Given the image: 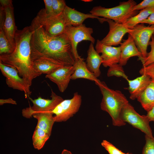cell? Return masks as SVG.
Wrapping results in <instances>:
<instances>
[{"label":"cell","mask_w":154,"mask_h":154,"mask_svg":"<svg viewBox=\"0 0 154 154\" xmlns=\"http://www.w3.org/2000/svg\"><path fill=\"white\" fill-rule=\"evenodd\" d=\"M120 118L124 122H127L145 135L151 138L153 137L149 125L150 121L149 118L146 115L139 114L129 102L125 105L122 109Z\"/></svg>","instance_id":"cell-6"},{"label":"cell","mask_w":154,"mask_h":154,"mask_svg":"<svg viewBox=\"0 0 154 154\" xmlns=\"http://www.w3.org/2000/svg\"><path fill=\"white\" fill-rule=\"evenodd\" d=\"M45 8L44 9L46 13L49 15H54L52 7V0H44Z\"/></svg>","instance_id":"cell-34"},{"label":"cell","mask_w":154,"mask_h":154,"mask_svg":"<svg viewBox=\"0 0 154 154\" xmlns=\"http://www.w3.org/2000/svg\"><path fill=\"white\" fill-rule=\"evenodd\" d=\"M33 20L40 25L46 33L52 37L63 34L68 26L62 13L57 15H48L44 8L39 11Z\"/></svg>","instance_id":"cell-5"},{"label":"cell","mask_w":154,"mask_h":154,"mask_svg":"<svg viewBox=\"0 0 154 154\" xmlns=\"http://www.w3.org/2000/svg\"><path fill=\"white\" fill-rule=\"evenodd\" d=\"M0 69L9 87L24 92L26 98L29 97L31 93L30 87L16 69L0 62Z\"/></svg>","instance_id":"cell-11"},{"label":"cell","mask_w":154,"mask_h":154,"mask_svg":"<svg viewBox=\"0 0 154 154\" xmlns=\"http://www.w3.org/2000/svg\"><path fill=\"white\" fill-rule=\"evenodd\" d=\"M13 1L11 0H0V3L1 6L5 7L11 4H12Z\"/></svg>","instance_id":"cell-38"},{"label":"cell","mask_w":154,"mask_h":154,"mask_svg":"<svg viewBox=\"0 0 154 154\" xmlns=\"http://www.w3.org/2000/svg\"><path fill=\"white\" fill-rule=\"evenodd\" d=\"M61 154H72L70 151L66 150H63L61 153Z\"/></svg>","instance_id":"cell-39"},{"label":"cell","mask_w":154,"mask_h":154,"mask_svg":"<svg viewBox=\"0 0 154 154\" xmlns=\"http://www.w3.org/2000/svg\"><path fill=\"white\" fill-rule=\"evenodd\" d=\"M153 37H154V33L153 34Z\"/></svg>","instance_id":"cell-41"},{"label":"cell","mask_w":154,"mask_h":154,"mask_svg":"<svg viewBox=\"0 0 154 154\" xmlns=\"http://www.w3.org/2000/svg\"><path fill=\"white\" fill-rule=\"evenodd\" d=\"M139 72L141 75H146L152 79H154V63L146 66L143 67L139 70Z\"/></svg>","instance_id":"cell-32"},{"label":"cell","mask_w":154,"mask_h":154,"mask_svg":"<svg viewBox=\"0 0 154 154\" xmlns=\"http://www.w3.org/2000/svg\"><path fill=\"white\" fill-rule=\"evenodd\" d=\"M107 75L108 77L115 76L117 77H122L127 80L128 78L125 74L123 66L119 63L113 64L108 69Z\"/></svg>","instance_id":"cell-27"},{"label":"cell","mask_w":154,"mask_h":154,"mask_svg":"<svg viewBox=\"0 0 154 154\" xmlns=\"http://www.w3.org/2000/svg\"><path fill=\"white\" fill-rule=\"evenodd\" d=\"M62 14L68 26H80L82 24L83 22L88 18L97 19L99 20L101 19L91 13H81L67 5Z\"/></svg>","instance_id":"cell-17"},{"label":"cell","mask_w":154,"mask_h":154,"mask_svg":"<svg viewBox=\"0 0 154 154\" xmlns=\"http://www.w3.org/2000/svg\"><path fill=\"white\" fill-rule=\"evenodd\" d=\"M121 54L119 64L122 66L125 65L131 57L137 56L141 62L143 58L141 53L138 49L132 37L129 34L127 39L120 44Z\"/></svg>","instance_id":"cell-16"},{"label":"cell","mask_w":154,"mask_h":154,"mask_svg":"<svg viewBox=\"0 0 154 154\" xmlns=\"http://www.w3.org/2000/svg\"><path fill=\"white\" fill-rule=\"evenodd\" d=\"M33 66L35 71L39 76L42 74H49L58 68L63 66L46 59H40L33 61Z\"/></svg>","instance_id":"cell-22"},{"label":"cell","mask_w":154,"mask_h":154,"mask_svg":"<svg viewBox=\"0 0 154 154\" xmlns=\"http://www.w3.org/2000/svg\"><path fill=\"white\" fill-rule=\"evenodd\" d=\"M15 48L7 38L3 30L0 29V55L11 54Z\"/></svg>","instance_id":"cell-26"},{"label":"cell","mask_w":154,"mask_h":154,"mask_svg":"<svg viewBox=\"0 0 154 154\" xmlns=\"http://www.w3.org/2000/svg\"><path fill=\"white\" fill-rule=\"evenodd\" d=\"M137 5L133 0L120 2L119 5L115 7L106 8L101 6L94 7L90 13L99 17L111 19L114 21L123 24L128 19L135 16L139 12L138 11H133V7Z\"/></svg>","instance_id":"cell-4"},{"label":"cell","mask_w":154,"mask_h":154,"mask_svg":"<svg viewBox=\"0 0 154 154\" xmlns=\"http://www.w3.org/2000/svg\"><path fill=\"white\" fill-rule=\"evenodd\" d=\"M50 136L44 131L36 126L32 137L34 148L38 150L41 149Z\"/></svg>","instance_id":"cell-25"},{"label":"cell","mask_w":154,"mask_h":154,"mask_svg":"<svg viewBox=\"0 0 154 154\" xmlns=\"http://www.w3.org/2000/svg\"><path fill=\"white\" fill-rule=\"evenodd\" d=\"M93 33L92 28L87 27L84 24L77 27L70 26L66 27L64 33L66 35L70 42L75 59L81 58L77 50L79 43L83 40H88L94 44L95 39L92 36Z\"/></svg>","instance_id":"cell-9"},{"label":"cell","mask_w":154,"mask_h":154,"mask_svg":"<svg viewBox=\"0 0 154 154\" xmlns=\"http://www.w3.org/2000/svg\"><path fill=\"white\" fill-rule=\"evenodd\" d=\"M82 101V96L78 92L71 99L64 100L52 112L55 122L65 121L72 117L79 110Z\"/></svg>","instance_id":"cell-7"},{"label":"cell","mask_w":154,"mask_h":154,"mask_svg":"<svg viewBox=\"0 0 154 154\" xmlns=\"http://www.w3.org/2000/svg\"><path fill=\"white\" fill-rule=\"evenodd\" d=\"M99 21L102 23L107 22L109 25V31L108 34L101 42L108 46H117L120 44L123 36L131 30L123 24L119 23L108 19L104 18Z\"/></svg>","instance_id":"cell-13"},{"label":"cell","mask_w":154,"mask_h":154,"mask_svg":"<svg viewBox=\"0 0 154 154\" xmlns=\"http://www.w3.org/2000/svg\"><path fill=\"white\" fill-rule=\"evenodd\" d=\"M141 23L148 24L150 25H154V11L147 19L142 21Z\"/></svg>","instance_id":"cell-35"},{"label":"cell","mask_w":154,"mask_h":154,"mask_svg":"<svg viewBox=\"0 0 154 154\" xmlns=\"http://www.w3.org/2000/svg\"><path fill=\"white\" fill-rule=\"evenodd\" d=\"M31 25L33 30L31 42L32 61L46 59L63 66L73 65L75 59L70 42L65 34L52 37L34 21Z\"/></svg>","instance_id":"cell-1"},{"label":"cell","mask_w":154,"mask_h":154,"mask_svg":"<svg viewBox=\"0 0 154 154\" xmlns=\"http://www.w3.org/2000/svg\"><path fill=\"white\" fill-rule=\"evenodd\" d=\"M145 143L142 154H154V138L145 135Z\"/></svg>","instance_id":"cell-29"},{"label":"cell","mask_w":154,"mask_h":154,"mask_svg":"<svg viewBox=\"0 0 154 154\" xmlns=\"http://www.w3.org/2000/svg\"><path fill=\"white\" fill-rule=\"evenodd\" d=\"M11 104L14 105H16V102L11 98H9L7 99L0 100V105H2L5 104Z\"/></svg>","instance_id":"cell-36"},{"label":"cell","mask_w":154,"mask_h":154,"mask_svg":"<svg viewBox=\"0 0 154 154\" xmlns=\"http://www.w3.org/2000/svg\"><path fill=\"white\" fill-rule=\"evenodd\" d=\"M0 29H2L11 44L15 47L14 37L17 27L15 25L13 4L0 8Z\"/></svg>","instance_id":"cell-12"},{"label":"cell","mask_w":154,"mask_h":154,"mask_svg":"<svg viewBox=\"0 0 154 154\" xmlns=\"http://www.w3.org/2000/svg\"><path fill=\"white\" fill-rule=\"evenodd\" d=\"M101 145L109 154H125L106 140H103L101 143Z\"/></svg>","instance_id":"cell-31"},{"label":"cell","mask_w":154,"mask_h":154,"mask_svg":"<svg viewBox=\"0 0 154 154\" xmlns=\"http://www.w3.org/2000/svg\"><path fill=\"white\" fill-rule=\"evenodd\" d=\"M102 62L101 56L95 49L94 44L91 42L87 51L86 66L88 70L97 78L100 75V68Z\"/></svg>","instance_id":"cell-19"},{"label":"cell","mask_w":154,"mask_h":154,"mask_svg":"<svg viewBox=\"0 0 154 154\" xmlns=\"http://www.w3.org/2000/svg\"><path fill=\"white\" fill-rule=\"evenodd\" d=\"M66 6L64 0H52V7L54 15H57L62 13Z\"/></svg>","instance_id":"cell-30"},{"label":"cell","mask_w":154,"mask_h":154,"mask_svg":"<svg viewBox=\"0 0 154 154\" xmlns=\"http://www.w3.org/2000/svg\"><path fill=\"white\" fill-rule=\"evenodd\" d=\"M74 72L73 66H63L46 75L45 77L56 84L59 91L63 93L67 88Z\"/></svg>","instance_id":"cell-14"},{"label":"cell","mask_w":154,"mask_h":154,"mask_svg":"<svg viewBox=\"0 0 154 154\" xmlns=\"http://www.w3.org/2000/svg\"><path fill=\"white\" fill-rule=\"evenodd\" d=\"M50 97L51 99H44L40 96L35 99L29 97L33 105L22 110L23 116L27 118H29L35 113L52 112L64 100L61 97L56 94L52 90H51Z\"/></svg>","instance_id":"cell-8"},{"label":"cell","mask_w":154,"mask_h":154,"mask_svg":"<svg viewBox=\"0 0 154 154\" xmlns=\"http://www.w3.org/2000/svg\"><path fill=\"white\" fill-rule=\"evenodd\" d=\"M154 7V0H144L133 8V11H138L145 8Z\"/></svg>","instance_id":"cell-33"},{"label":"cell","mask_w":154,"mask_h":154,"mask_svg":"<svg viewBox=\"0 0 154 154\" xmlns=\"http://www.w3.org/2000/svg\"><path fill=\"white\" fill-rule=\"evenodd\" d=\"M149 45L150 46L151 50L147 53L146 58L142 63L143 67L154 63V37L153 35L151 37V40L149 41Z\"/></svg>","instance_id":"cell-28"},{"label":"cell","mask_w":154,"mask_h":154,"mask_svg":"<svg viewBox=\"0 0 154 154\" xmlns=\"http://www.w3.org/2000/svg\"><path fill=\"white\" fill-rule=\"evenodd\" d=\"M95 84L98 86L103 96L100 104L101 110L110 115L114 125H125V123L120 119V114L123 107L129 102L126 97L121 91L108 88L104 82L100 80Z\"/></svg>","instance_id":"cell-3"},{"label":"cell","mask_w":154,"mask_h":154,"mask_svg":"<svg viewBox=\"0 0 154 154\" xmlns=\"http://www.w3.org/2000/svg\"><path fill=\"white\" fill-rule=\"evenodd\" d=\"M95 48L98 54H101L102 64L104 67H109L113 64L119 63L121 54L120 46L116 47L106 45L98 39Z\"/></svg>","instance_id":"cell-15"},{"label":"cell","mask_w":154,"mask_h":154,"mask_svg":"<svg viewBox=\"0 0 154 154\" xmlns=\"http://www.w3.org/2000/svg\"><path fill=\"white\" fill-rule=\"evenodd\" d=\"M154 11V7H148L141 10L135 16L128 19L123 24L127 28L131 29L135 26L141 23L147 19Z\"/></svg>","instance_id":"cell-24"},{"label":"cell","mask_w":154,"mask_h":154,"mask_svg":"<svg viewBox=\"0 0 154 154\" xmlns=\"http://www.w3.org/2000/svg\"><path fill=\"white\" fill-rule=\"evenodd\" d=\"M53 113L51 112H36L32 115L37 120V126L44 131L50 136L55 122Z\"/></svg>","instance_id":"cell-21"},{"label":"cell","mask_w":154,"mask_h":154,"mask_svg":"<svg viewBox=\"0 0 154 154\" xmlns=\"http://www.w3.org/2000/svg\"><path fill=\"white\" fill-rule=\"evenodd\" d=\"M154 33V25L148 26L141 23L134 27L128 33L133 38L135 45L141 53L143 62L146 58L147 47L149 40Z\"/></svg>","instance_id":"cell-10"},{"label":"cell","mask_w":154,"mask_h":154,"mask_svg":"<svg viewBox=\"0 0 154 154\" xmlns=\"http://www.w3.org/2000/svg\"><path fill=\"white\" fill-rule=\"evenodd\" d=\"M151 78L149 76L142 75L136 78L127 81L129 86L127 88L129 92V98L134 100L144 92L151 80Z\"/></svg>","instance_id":"cell-18"},{"label":"cell","mask_w":154,"mask_h":154,"mask_svg":"<svg viewBox=\"0 0 154 154\" xmlns=\"http://www.w3.org/2000/svg\"><path fill=\"white\" fill-rule=\"evenodd\" d=\"M137 99L147 112L154 107V79H152L145 89Z\"/></svg>","instance_id":"cell-23"},{"label":"cell","mask_w":154,"mask_h":154,"mask_svg":"<svg viewBox=\"0 0 154 154\" xmlns=\"http://www.w3.org/2000/svg\"><path fill=\"white\" fill-rule=\"evenodd\" d=\"M33 30L31 25L16 30L15 48L11 54L0 55V62L14 68L30 87L33 80L39 76L33 67L31 58V39Z\"/></svg>","instance_id":"cell-2"},{"label":"cell","mask_w":154,"mask_h":154,"mask_svg":"<svg viewBox=\"0 0 154 154\" xmlns=\"http://www.w3.org/2000/svg\"><path fill=\"white\" fill-rule=\"evenodd\" d=\"M125 154H132L131 153H125Z\"/></svg>","instance_id":"cell-40"},{"label":"cell","mask_w":154,"mask_h":154,"mask_svg":"<svg viewBox=\"0 0 154 154\" xmlns=\"http://www.w3.org/2000/svg\"><path fill=\"white\" fill-rule=\"evenodd\" d=\"M146 116L149 118L150 121H154V107L151 110L147 112Z\"/></svg>","instance_id":"cell-37"},{"label":"cell","mask_w":154,"mask_h":154,"mask_svg":"<svg viewBox=\"0 0 154 154\" xmlns=\"http://www.w3.org/2000/svg\"><path fill=\"white\" fill-rule=\"evenodd\" d=\"M73 66L74 72L71 77V80L84 78L94 81L95 83L100 81L88 70L83 58H81L75 59Z\"/></svg>","instance_id":"cell-20"}]
</instances>
